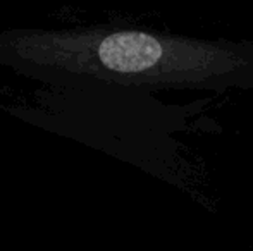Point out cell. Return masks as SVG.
I'll list each match as a JSON object with an SVG mask.
<instances>
[{
	"label": "cell",
	"mask_w": 253,
	"mask_h": 251,
	"mask_svg": "<svg viewBox=\"0 0 253 251\" xmlns=\"http://www.w3.org/2000/svg\"><path fill=\"white\" fill-rule=\"evenodd\" d=\"M0 66L52 90L253 91V41L140 26L7 28Z\"/></svg>",
	"instance_id": "1"
},
{
	"label": "cell",
	"mask_w": 253,
	"mask_h": 251,
	"mask_svg": "<svg viewBox=\"0 0 253 251\" xmlns=\"http://www.w3.org/2000/svg\"><path fill=\"white\" fill-rule=\"evenodd\" d=\"M250 251H253V248H252V250H250Z\"/></svg>",
	"instance_id": "2"
}]
</instances>
